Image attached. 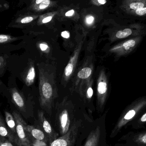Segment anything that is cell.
I'll return each instance as SVG.
<instances>
[{"label":"cell","mask_w":146,"mask_h":146,"mask_svg":"<svg viewBox=\"0 0 146 146\" xmlns=\"http://www.w3.org/2000/svg\"><path fill=\"white\" fill-rule=\"evenodd\" d=\"M112 13L116 19L129 22L146 20V0H115Z\"/></svg>","instance_id":"cell-1"},{"label":"cell","mask_w":146,"mask_h":146,"mask_svg":"<svg viewBox=\"0 0 146 146\" xmlns=\"http://www.w3.org/2000/svg\"><path fill=\"white\" fill-rule=\"evenodd\" d=\"M39 69V102L40 106L47 113H50L53 102L57 95L54 75L41 66Z\"/></svg>","instance_id":"cell-2"},{"label":"cell","mask_w":146,"mask_h":146,"mask_svg":"<svg viewBox=\"0 0 146 146\" xmlns=\"http://www.w3.org/2000/svg\"><path fill=\"white\" fill-rule=\"evenodd\" d=\"M104 22L113 25L112 28L109 30L111 39L113 40L146 34V25L139 22L121 25L118 24L115 20L109 16L104 20Z\"/></svg>","instance_id":"cell-3"},{"label":"cell","mask_w":146,"mask_h":146,"mask_svg":"<svg viewBox=\"0 0 146 146\" xmlns=\"http://www.w3.org/2000/svg\"><path fill=\"white\" fill-rule=\"evenodd\" d=\"M142 38V36H138L125 40L111 48L109 52L117 56L126 55L135 48Z\"/></svg>","instance_id":"cell-4"},{"label":"cell","mask_w":146,"mask_h":146,"mask_svg":"<svg viewBox=\"0 0 146 146\" xmlns=\"http://www.w3.org/2000/svg\"><path fill=\"white\" fill-rule=\"evenodd\" d=\"M13 115L16 123V134L19 146H31V142L26 130V127L27 125L25 122L17 111H13Z\"/></svg>","instance_id":"cell-5"},{"label":"cell","mask_w":146,"mask_h":146,"mask_svg":"<svg viewBox=\"0 0 146 146\" xmlns=\"http://www.w3.org/2000/svg\"><path fill=\"white\" fill-rule=\"evenodd\" d=\"M97 91L98 104L102 107L106 101L108 92V80L104 70H102L99 75Z\"/></svg>","instance_id":"cell-6"},{"label":"cell","mask_w":146,"mask_h":146,"mask_svg":"<svg viewBox=\"0 0 146 146\" xmlns=\"http://www.w3.org/2000/svg\"><path fill=\"white\" fill-rule=\"evenodd\" d=\"M26 130L31 142L32 146H46V142L49 139L43 130L27 125L26 127Z\"/></svg>","instance_id":"cell-7"},{"label":"cell","mask_w":146,"mask_h":146,"mask_svg":"<svg viewBox=\"0 0 146 146\" xmlns=\"http://www.w3.org/2000/svg\"><path fill=\"white\" fill-rule=\"evenodd\" d=\"M77 131L78 128L74 124L67 133L53 141L50 146H71L75 142Z\"/></svg>","instance_id":"cell-8"},{"label":"cell","mask_w":146,"mask_h":146,"mask_svg":"<svg viewBox=\"0 0 146 146\" xmlns=\"http://www.w3.org/2000/svg\"><path fill=\"white\" fill-rule=\"evenodd\" d=\"M39 121L41 129L43 130L49 139L51 144L57 139V135L48 120L45 118L43 111H39L38 113Z\"/></svg>","instance_id":"cell-9"},{"label":"cell","mask_w":146,"mask_h":146,"mask_svg":"<svg viewBox=\"0 0 146 146\" xmlns=\"http://www.w3.org/2000/svg\"><path fill=\"white\" fill-rule=\"evenodd\" d=\"M81 46V44H79L77 46L70 58L68 63L65 68L63 74V77L65 80H69L74 71L76 67Z\"/></svg>","instance_id":"cell-10"},{"label":"cell","mask_w":146,"mask_h":146,"mask_svg":"<svg viewBox=\"0 0 146 146\" xmlns=\"http://www.w3.org/2000/svg\"><path fill=\"white\" fill-rule=\"evenodd\" d=\"M59 125L60 131L63 135L67 133L71 128L69 113L67 109H63L59 114Z\"/></svg>","instance_id":"cell-11"},{"label":"cell","mask_w":146,"mask_h":146,"mask_svg":"<svg viewBox=\"0 0 146 146\" xmlns=\"http://www.w3.org/2000/svg\"><path fill=\"white\" fill-rule=\"evenodd\" d=\"M0 135L1 138H4L13 143L19 146L18 139L9 130L2 116L0 117Z\"/></svg>","instance_id":"cell-12"},{"label":"cell","mask_w":146,"mask_h":146,"mask_svg":"<svg viewBox=\"0 0 146 146\" xmlns=\"http://www.w3.org/2000/svg\"><path fill=\"white\" fill-rule=\"evenodd\" d=\"M146 106V99H143L138 101L136 104L133 106L125 114L123 118V121H127L132 119L136 115L138 111L141 110Z\"/></svg>","instance_id":"cell-13"},{"label":"cell","mask_w":146,"mask_h":146,"mask_svg":"<svg viewBox=\"0 0 146 146\" xmlns=\"http://www.w3.org/2000/svg\"><path fill=\"white\" fill-rule=\"evenodd\" d=\"M12 99L14 103L19 110H23L25 108V103L24 98L16 88L11 89Z\"/></svg>","instance_id":"cell-14"},{"label":"cell","mask_w":146,"mask_h":146,"mask_svg":"<svg viewBox=\"0 0 146 146\" xmlns=\"http://www.w3.org/2000/svg\"><path fill=\"white\" fill-rule=\"evenodd\" d=\"M90 80V79H87L86 85L85 84L81 86L82 88L80 90L81 94L82 97L88 100L91 99L93 94V89L92 86V81Z\"/></svg>","instance_id":"cell-15"},{"label":"cell","mask_w":146,"mask_h":146,"mask_svg":"<svg viewBox=\"0 0 146 146\" xmlns=\"http://www.w3.org/2000/svg\"><path fill=\"white\" fill-rule=\"evenodd\" d=\"M5 121L7 127L9 128V130L17 138V134H16V123L13 116L7 111H5Z\"/></svg>","instance_id":"cell-16"},{"label":"cell","mask_w":146,"mask_h":146,"mask_svg":"<svg viewBox=\"0 0 146 146\" xmlns=\"http://www.w3.org/2000/svg\"><path fill=\"white\" fill-rule=\"evenodd\" d=\"M36 76L35 68L34 66H31L27 71L25 78V82L27 86L33 84Z\"/></svg>","instance_id":"cell-17"},{"label":"cell","mask_w":146,"mask_h":146,"mask_svg":"<svg viewBox=\"0 0 146 146\" xmlns=\"http://www.w3.org/2000/svg\"><path fill=\"white\" fill-rule=\"evenodd\" d=\"M98 130L93 131L91 133L85 146H97L99 138Z\"/></svg>","instance_id":"cell-18"},{"label":"cell","mask_w":146,"mask_h":146,"mask_svg":"<svg viewBox=\"0 0 146 146\" xmlns=\"http://www.w3.org/2000/svg\"><path fill=\"white\" fill-rule=\"evenodd\" d=\"M92 73V69L91 68L86 67L83 68L77 74V77L81 80H86L89 78Z\"/></svg>","instance_id":"cell-19"},{"label":"cell","mask_w":146,"mask_h":146,"mask_svg":"<svg viewBox=\"0 0 146 146\" xmlns=\"http://www.w3.org/2000/svg\"><path fill=\"white\" fill-rule=\"evenodd\" d=\"M93 4L97 7H101L106 5L109 6V0H91Z\"/></svg>","instance_id":"cell-20"},{"label":"cell","mask_w":146,"mask_h":146,"mask_svg":"<svg viewBox=\"0 0 146 146\" xmlns=\"http://www.w3.org/2000/svg\"><path fill=\"white\" fill-rule=\"evenodd\" d=\"M12 143H13L9 141L6 139L1 137V141H0V146H14L13 145Z\"/></svg>","instance_id":"cell-21"},{"label":"cell","mask_w":146,"mask_h":146,"mask_svg":"<svg viewBox=\"0 0 146 146\" xmlns=\"http://www.w3.org/2000/svg\"><path fill=\"white\" fill-rule=\"evenodd\" d=\"M50 0H44L40 3L39 7L40 9H44L46 8L50 4Z\"/></svg>","instance_id":"cell-22"},{"label":"cell","mask_w":146,"mask_h":146,"mask_svg":"<svg viewBox=\"0 0 146 146\" xmlns=\"http://www.w3.org/2000/svg\"><path fill=\"white\" fill-rule=\"evenodd\" d=\"M95 21V18L93 15H89L87 16L86 19L87 24L89 25H93Z\"/></svg>","instance_id":"cell-23"},{"label":"cell","mask_w":146,"mask_h":146,"mask_svg":"<svg viewBox=\"0 0 146 146\" xmlns=\"http://www.w3.org/2000/svg\"><path fill=\"white\" fill-rule=\"evenodd\" d=\"M10 38V37L7 35H3L1 34L0 35V43H4L7 42L9 40Z\"/></svg>","instance_id":"cell-24"},{"label":"cell","mask_w":146,"mask_h":146,"mask_svg":"<svg viewBox=\"0 0 146 146\" xmlns=\"http://www.w3.org/2000/svg\"><path fill=\"white\" fill-rule=\"evenodd\" d=\"M39 47L40 50L42 51H45L49 49V47L48 44L45 43H41L39 44Z\"/></svg>","instance_id":"cell-25"},{"label":"cell","mask_w":146,"mask_h":146,"mask_svg":"<svg viewBox=\"0 0 146 146\" xmlns=\"http://www.w3.org/2000/svg\"><path fill=\"white\" fill-rule=\"evenodd\" d=\"M33 20V18L32 17H27L22 19L21 20V23L23 24L29 23Z\"/></svg>","instance_id":"cell-26"},{"label":"cell","mask_w":146,"mask_h":146,"mask_svg":"<svg viewBox=\"0 0 146 146\" xmlns=\"http://www.w3.org/2000/svg\"><path fill=\"white\" fill-rule=\"evenodd\" d=\"M61 36L64 38H68L70 36V34H69V32L67 31H65L62 32Z\"/></svg>","instance_id":"cell-27"},{"label":"cell","mask_w":146,"mask_h":146,"mask_svg":"<svg viewBox=\"0 0 146 146\" xmlns=\"http://www.w3.org/2000/svg\"><path fill=\"white\" fill-rule=\"evenodd\" d=\"M4 60L2 56H1L0 58V67H1V70L3 68V67L4 66Z\"/></svg>","instance_id":"cell-28"},{"label":"cell","mask_w":146,"mask_h":146,"mask_svg":"<svg viewBox=\"0 0 146 146\" xmlns=\"http://www.w3.org/2000/svg\"><path fill=\"white\" fill-rule=\"evenodd\" d=\"M52 19V17L51 16H49V17H46V18H45L43 19V23H46L47 22H49Z\"/></svg>","instance_id":"cell-29"},{"label":"cell","mask_w":146,"mask_h":146,"mask_svg":"<svg viewBox=\"0 0 146 146\" xmlns=\"http://www.w3.org/2000/svg\"><path fill=\"white\" fill-rule=\"evenodd\" d=\"M74 13V11L73 9H72V10H70V11H69L68 12H67L65 15L67 16H72V15H73Z\"/></svg>","instance_id":"cell-30"},{"label":"cell","mask_w":146,"mask_h":146,"mask_svg":"<svg viewBox=\"0 0 146 146\" xmlns=\"http://www.w3.org/2000/svg\"><path fill=\"white\" fill-rule=\"evenodd\" d=\"M141 121L143 122L146 121V113H145V114L142 116V117L141 118Z\"/></svg>","instance_id":"cell-31"},{"label":"cell","mask_w":146,"mask_h":146,"mask_svg":"<svg viewBox=\"0 0 146 146\" xmlns=\"http://www.w3.org/2000/svg\"><path fill=\"white\" fill-rule=\"evenodd\" d=\"M43 1L44 0H36V3L37 4H39Z\"/></svg>","instance_id":"cell-32"},{"label":"cell","mask_w":146,"mask_h":146,"mask_svg":"<svg viewBox=\"0 0 146 146\" xmlns=\"http://www.w3.org/2000/svg\"></svg>","instance_id":"cell-33"}]
</instances>
